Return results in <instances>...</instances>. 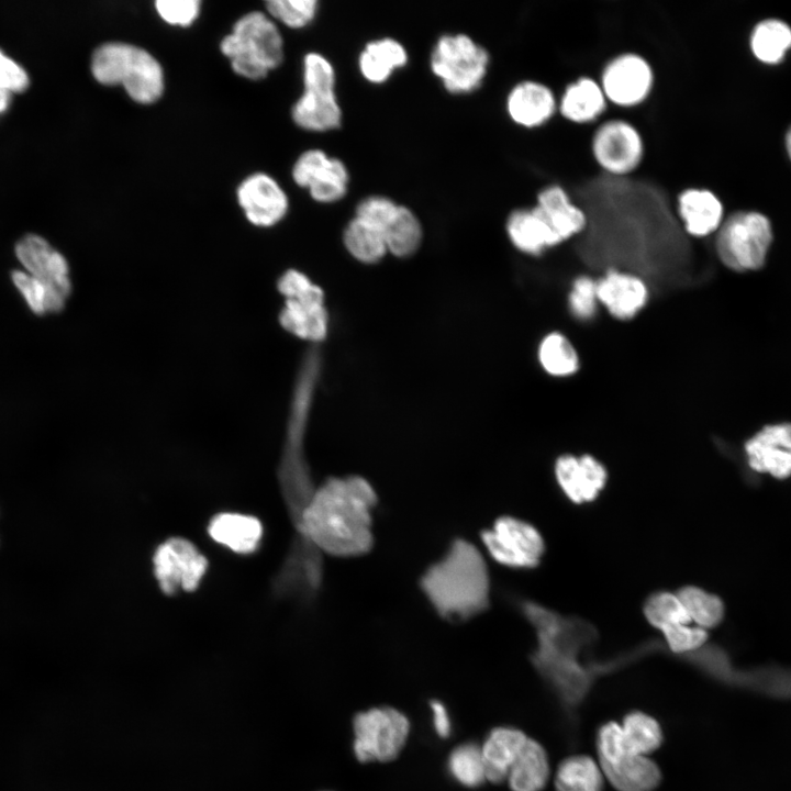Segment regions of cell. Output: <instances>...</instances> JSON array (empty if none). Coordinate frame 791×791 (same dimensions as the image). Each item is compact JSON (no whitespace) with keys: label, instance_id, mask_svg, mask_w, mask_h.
<instances>
[{"label":"cell","instance_id":"obj_31","mask_svg":"<svg viewBox=\"0 0 791 791\" xmlns=\"http://www.w3.org/2000/svg\"><path fill=\"white\" fill-rule=\"evenodd\" d=\"M343 242L348 253L365 264L376 263L388 253L383 232L356 216L345 226Z\"/></svg>","mask_w":791,"mask_h":791},{"label":"cell","instance_id":"obj_28","mask_svg":"<svg viewBox=\"0 0 791 791\" xmlns=\"http://www.w3.org/2000/svg\"><path fill=\"white\" fill-rule=\"evenodd\" d=\"M505 231L512 245L526 255L539 256L558 245L534 207L512 210L505 222Z\"/></svg>","mask_w":791,"mask_h":791},{"label":"cell","instance_id":"obj_7","mask_svg":"<svg viewBox=\"0 0 791 791\" xmlns=\"http://www.w3.org/2000/svg\"><path fill=\"white\" fill-rule=\"evenodd\" d=\"M411 731L404 713L392 706L360 711L353 718V753L359 762H389L403 750Z\"/></svg>","mask_w":791,"mask_h":791},{"label":"cell","instance_id":"obj_10","mask_svg":"<svg viewBox=\"0 0 791 791\" xmlns=\"http://www.w3.org/2000/svg\"><path fill=\"white\" fill-rule=\"evenodd\" d=\"M591 154L604 175L630 177L640 166L645 143L632 122L614 118L601 122L591 137Z\"/></svg>","mask_w":791,"mask_h":791},{"label":"cell","instance_id":"obj_11","mask_svg":"<svg viewBox=\"0 0 791 791\" xmlns=\"http://www.w3.org/2000/svg\"><path fill=\"white\" fill-rule=\"evenodd\" d=\"M480 537L489 555L510 568H534L545 550L544 539L536 527L510 515L497 519L491 528L482 531Z\"/></svg>","mask_w":791,"mask_h":791},{"label":"cell","instance_id":"obj_12","mask_svg":"<svg viewBox=\"0 0 791 791\" xmlns=\"http://www.w3.org/2000/svg\"><path fill=\"white\" fill-rule=\"evenodd\" d=\"M599 82L609 103L620 108H635L651 94L655 73L642 54L622 52L606 60Z\"/></svg>","mask_w":791,"mask_h":791},{"label":"cell","instance_id":"obj_18","mask_svg":"<svg viewBox=\"0 0 791 791\" xmlns=\"http://www.w3.org/2000/svg\"><path fill=\"white\" fill-rule=\"evenodd\" d=\"M553 233L557 244L586 232L588 216L583 208L572 201L568 191L559 183L544 186L536 193L533 205Z\"/></svg>","mask_w":791,"mask_h":791},{"label":"cell","instance_id":"obj_22","mask_svg":"<svg viewBox=\"0 0 791 791\" xmlns=\"http://www.w3.org/2000/svg\"><path fill=\"white\" fill-rule=\"evenodd\" d=\"M598 300L619 320L633 319L648 300L645 281L631 272L610 269L597 280Z\"/></svg>","mask_w":791,"mask_h":791},{"label":"cell","instance_id":"obj_20","mask_svg":"<svg viewBox=\"0 0 791 791\" xmlns=\"http://www.w3.org/2000/svg\"><path fill=\"white\" fill-rule=\"evenodd\" d=\"M336 86L303 82V92L291 108L292 121L308 132L323 133L341 127L343 110Z\"/></svg>","mask_w":791,"mask_h":791},{"label":"cell","instance_id":"obj_27","mask_svg":"<svg viewBox=\"0 0 791 791\" xmlns=\"http://www.w3.org/2000/svg\"><path fill=\"white\" fill-rule=\"evenodd\" d=\"M528 737L520 729L509 726L493 728L481 745L487 781L500 783L508 775Z\"/></svg>","mask_w":791,"mask_h":791},{"label":"cell","instance_id":"obj_42","mask_svg":"<svg viewBox=\"0 0 791 791\" xmlns=\"http://www.w3.org/2000/svg\"><path fill=\"white\" fill-rule=\"evenodd\" d=\"M668 649L675 654L694 651L703 646L708 639V632L697 625L676 624L661 631Z\"/></svg>","mask_w":791,"mask_h":791},{"label":"cell","instance_id":"obj_48","mask_svg":"<svg viewBox=\"0 0 791 791\" xmlns=\"http://www.w3.org/2000/svg\"><path fill=\"white\" fill-rule=\"evenodd\" d=\"M786 144H787V151H788L789 156H790V158H791V129H790V130L788 131V133H787Z\"/></svg>","mask_w":791,"mask_h":791},{"label":"cell","instance_id":"obj_2","mask_svg":"<svg viewBox=\"0 0 791 791\" xmlns=\"http://www.w3.org/2000/svg\"><path fill=\"white\" fill-rule=\"evenodd\" d=\"M420 587L434 611L453 623L466 622L489 608L487 564L481 552L461 537L423 572Z\"/></svg>","mask_w":791,"mask_h":791},{"label":"cell","instance_id":"obj_40","mask_svg":"<svg viewBox=\"0 0 791 791\" xmlns=\"http://www.w3.org/2000/svg\"><path fill=\"white\" fill-rule=\"evenodd\" d=\"M12 281L34 313L45 314L62 310L49 291L24 270H14Z\"/></svg>","mask_w":791,"mask_h":791},{"label":"cell","instance_id":"obj_26","mask_svg":"<svg viewBox=\"0 0 791 791\" xmlns=\"http://www.w3.org/2000/svg\"><path fill=\"white\" fill-rule=\"evenodd\" d=\"M408 62L405 46L389 36L367 42L357 58L361 77L372 85L387 82L394 71L405 67Z\"/></svg>","mask_w":791,"mask_h":791},{"label":"cell","instance_id":"obj_21","mask_svg":"<svg viewBox=\"0 0 791 791\" xmlns=\"http://www.w3.org/2000/svg\"><path fill=\"white\" fill-rule=\"evenodd\" d=\"M555 477L565 495L575 503L597 499L608 479L605 467L591 455H561L555 461Z\"/></svg>","mask_w":791,"mask_h":791},{"label":"cell","instance_id":"obj_43","mask_svg":"<svg viewBox=\"0 0 791 791\" xmlns=\"http://www.w3.org/2000/svg\"><path fill=\"white\" fill-rule=\"evenodd\" d=\"M398 205L399 203L387 196H368L357 203L355 216L377 226L383 232V229L397 211Z\"/></svg>","mask_w":791,"mask_h":791},{"label":"cell","instance_id":"obj_17","mask_svg":"<svg viewBox=\"0 0 791 791\" xmlns=\"http://www.w3.org/2000/svg\"><path fill=\"white\" fill-rule=\"evenodd\" d=\"M749 467L784 479L791 476V423L762 427L745 444Z\"/></svg>","mask_w":791,"mask_h":791},{"label":"cell","instance_id":"obj_24","mask_svg":"<svg viewBox=\"0 0 791 791\" xmlns=\"http://www.w3.org/2000/svg\"><path fill=\"white\" fill-rule=\"evenodd\" d=\"M608 104L599 80L582 75L566 85L558 100V112L571 123L589 124L606 111Z\"/></svg>","mask_w":791,"mask_h":791},{"label":"cell","instance_id":"obj_1","mask_svg":"<svg viewBox=\"0 0 791 791\" xmlns=\"http://www.w3.org/2000/svg\"><path fill=\"white\" fill-rule=\"evenodd\" d=\"M378 497L364 477H330L315 487L296 526L291 552L363 556L374 547L372 511Z\"/></svg>","mask_w":791,"mask_h":791},{"label":"cell","instance_id":"obj_45","mask_svg":"<svg viewBox=\"0 0 791 791\" xmlns=\"http://www.w3.org/2000/svg\"><path fill=\"white\" fill-rule=\"evenodd\" d=\"M29 81L25 69L0 49V89L21 92L29 87Z\"/></svg>","mask_w":791,"mask_h":791},{"label":"cell","instance_id":"obj_38","mask_svg":"<svg viewBox=\"0 0 791 791\" xmlns=\"http://www.w3.org/2000/svg\"><path fill=\"white\" fill-rule=\"evenodd\" d=\"M644 615L655 628L676 624H691V620L677 593L658 591L650 594L644 603Z\"/></svg>","mask_w":791,"mask_h":791},{"label":"cell","instance_id":"obj_41","mask_svg":"<svg viewBox=\"0 0 791 791\" xmlns=\"http://www.w3.org/2000/svg\"><path fill=\"white\" fill-rule=\"evenodd\" d=\"M597 280L589 276H579L571 285L568 305L571 314L581 321L592 319L598 311Z\"/></svg>","mask_w":791,"mask_h":791},{"label":"cell","instance_id":"obj_5","mask_svg":"<svg viewBox=\"0 0 791 791\" xmlns=\"http://www.w3.org/2000/svg\"><path fill=\"white\" fill-rule=\"evenodd\" d=\"M489 51L465 33H447L434 43L430 55L432 74L450 94H469L487 78Z\"/></svg>","mask_w":791,"mask_h":791},{"label":"cell","instance_id":"obj_15","mask_svg":"<svg viewBox=\"0 0 791 791\" xmlns=\"http://www.w3.org/2000/svg\"><path fill=\"white\" fill-rule=\"evenodd\" d=\"M15 255L24 271L41 282L63 309L71 289L65 257L35 234H27L18 242Z\"/></svg>","mask_w":791,"mask_h":791},{"label":"cell","instance_id":"obj_4","mask_svg":"<svg viewBox=\"0 0 791 791\" xmlns=\"http://www.w3.org/2000/svg\"><path fill=\"white\" fill-rule=\"evenodd\" d=\"M220 48L233 70L252 80L265 78L283 59L282 35L272 19L260 11L239 18Z\"/></svg>","mask_w":791,"mask_h":791},{"label":"cell","instance_id":"obj_34","mask_svg":"<svg viewBox=\"0 0 791 791\" xmlns=\"http://www.w3.org/2000/svg\"><path fill=\"white\" fill-rule=\"evenodd\" d=\"M791 47V29L779 20L759 23L751 35V48L761 62L779 63Z\"/></svg>","mask_w":791,"mask_h":791},{"label":"cell","instance_id":"obj_25","mask_svg":"<svg viewBox=\"0 0 791 791\" xmlns=\"http://www.w3.org/2000/svg\"><path fill=\"white\" fill-rule=\"evenodd\" d=\"M208 533L215 543L233 553L246 555L258 548L264 527L253 515L221 512L210 520Z\"/></svg>","mask_w":791,"mask_h":791},{"label":"cell","instance_id":"obj_29","mask_svg":"<svg viewBox=\"0 0 791 791\" xmlns=\"http://www.w3.org/2000/svg\"><path fill=\"white\" fill-rule=\"evenodd\" d=\"M549 777V764L544 748L528 738L506 781L512 791H542Z\"/></svg>","mask_w":791,"mask_h":791},{"label":"cell","instance_id":"obj_9","mask_svg":"<svg viewBox=\"0 0 791 791\" xmlns=\"http://www.w3.org/2000/svg\"><path fill=\"white\" fill-rule=\"evenodd\" d=\"M285 297L280 323L290 334L309 342H320L327 333L324 293L303 272L290 269L278 281Z\"/></svg>","mask_w":791,"mask_h":791},{"label":"cell","instance_id":"obj_36","mask_svg":"<svg viewBox=\"0 0 791 791\" xmlns=\"http://www.w3.org/2000/svg\"><path fill=\"white\" fill-rule=\"evenodd\" d=\"M676 593L697 626L708 630L721 623L724 604L718 597L694 586L683 587Z\"/></svg>","mask_w":791,"mask_h":791},{"label":"cell","instance_id":"obj_44","mask_svg":"<svg viewBox=\"0 0 791 791\" xmlns=\"http://www.w3.org/2000/svg\"><path fill=\"white\" fill-rule=\"evenodd\" d=\"M199 0H157L155 9L168 24L188 26L193 23L200 12Z\"/></svg>","mask_w":791,"mask_h":791},{"label":"cell","instance_id":"obj_30","mask_svg":"<svg viewBox=\"0 0 791 791\" xmlns=\"http://www.w3.org/2000/svg\"><path fill=\"white\" fill-rule=\"evenodd\" d=\"M383 235L389 253L397 257H408L420 247L423 229L417 215L406 205L399 204L383 229Z\"/></svg>","mask_w":791,"mask_h":791},{"label":"cell","instance_id":"obj_16","mask_svg":"<svg viewBox=\"0 0 791 791\" xmlns=\"http://www.w3.org/2000/svg\"><path fill=\"white\" fill-rule=\"evenodd\" d=\"M237 201L246 219L259 227L279 223L289 210V199L281 186L269 175L255 172L237 188Z\"/></svg>","mask_w":791,"mask_h":791},{"label":"cell","instance_id":"obj_47","mask_svg":"<svg viewBox=\"0 0 791 791\" xmlns=\"http://www.w3.org/2000/svg\"><path fill=\"white\" fill-rule=\"evenodd\" d=\"M11 93L0 89V114L7 111L10 105Z\"/></svg>","mask_w":791,"mask_h":791},{"label":"cell","instance_id":"obj_32","mask_svg":"<svg viewBox=\"0 0 791 791\" xmlns=\"http://www.w3.org/2000/svg\"><path fill=\"white\" fill-rule=\"evenodd\" d=\"M603 773L589 756H572L558 767L555 778L557 791H602Z\"/></svg>","mask_w":791,"mask_h":791},{"label":"cell","instance_id":"obj_46","mask_svg":"<svg viewBox=\"0 0 791 791\" xmlns=\"http://www.w3.org/2000/svg\"><path fill=\"white\" fill-rule=\"evenodd\" d=\"M430 708L435 733L441 738L449 737L452 734V720L446 706L439 700H432Z\"/></svg>","mask_w":791,"mask_h":791},{"label":"cell","instance_id":"obj_37","mask_svg":"<svg viewBox=\"0 0 791 791\" xmlns=\"http://www.w3.org/2000/svg\"><path fill=\"white\" fill-rule=\"evenodd\" d=\"M621 728L628 747L637 754L648 756L661 743L659 724L643 712H633L625 716Z\"/></svg>","mask_w":791,"mask_h":791},{"label":"cell","instance_id":"obj_8","mask_svg":"<svg viewBox=\"0 0 791 791\" xmlns=\"http://www.w3.org/2000/svg\"><path fill=\"white\" fill-rule=\"evenodd\" d=\"M598 754L603 776L619 791H651L659 783V768L628 747L621 724L610 722L600 728Z\"/></svg>","mask_w":791,"mask_h":791},{"label":"cell","instance_id":"obj_14","mask_svg":"<svg viewBox=\"0 0 791 791\" xmlns=\"http://www.w3.org/2000/svg\"><path fill=\"white\" fill-rule=\"evenodd\" d=\"M291 175L296 185L307 189L319 203L338 202L348 191L347 166L321 148L304 151L294 161Z\"/></svg>","mask_w":791,"mask_h":791},{"label":"cell","instance_id":"obj_13","mask_svg":"<svg viewBox=\"0 0 791 791\" xmlns=\"http://www.w3.org/2000/svg\"><path fill=\"white\" fill-rule=\"evenodd\" d=\"M207 557L189 539L172 536L160 543L153 555L154 576L165 594L179 589L197 590L208 570Z\"/></svg>","mask_w":791,"mask_h":791},{"label":"cell","instance_id":"obj_3","mask_svg":"<svg viewBox=\"0 0 791 791\" xmlns=\"http://www.w3.org/2000/svg\"><path fill=\"white\" fill-rule=\"evenodd\" d=\"M90 67L98 82L122 85L137 103H153L163 94V67L142 47L123 42L104 43L93 52Z\"/></svg>","mask_w":791,"mask_h":791},{"label":"cell","instance_id":"obj_23","mask_svg":"<svg viewBox=\"0 0 791 791\" xmlns=\"http://www.w3.org/2000/svg\"><path fill=\"white\" fill-rule=\"evenodd\" d=\"M676 202L677 215L691 236H708L723 222L722 202L708 189L686 188L678 193Z\"/></svg>","mask_w":791,"mask_h":791},{"label":"cell","instance_id":"obj_33","mask_svg":"<svg viewBox=\"0 0 791 791\" xmlns=\"http://www.w3.org/2000/svg\"><path fill=\"white\" fill-rule=\"evenodd\" d=\"M538 360L543 369L554 377H568L579 369V356L566 335L552 332L538 346Z\"/></svg>","mask_w":791,"mask_h":791},{"label":"cell","instance_id":"obj_35","mask_svg":"<svg viewBox=\"0 0 791 791\" xmlns=\"http://www.w3.org/2000/svg\"><path fill=\"white\" fill-rule=\"evenodd\" d=\"M447 770L450 777L467 788H477L487 781L481 746L463 743L448 755Z\"/></svg>","mask_w":791,"mask_h":791},{"label":"cell","instance_id":"obj_39","mask_svg":"<svg viewBox=\"0 0 791 791\" xmlns=\"http://www.w3.org/2000/svg\"><path fill=\"white\" fill-rule=\"evenodd\" d=\"M265 5L270 16L290 29L309 25L319 12L317 0H269Z\"/></svg>","mask_w":791,"mask_h":791},{"label":"cell","instance_id":"obj_19","mask_svg":"<svg viewBox=\"0 0 791 791\" xmlns=\"http://www.w3.org/2000/svg\"><path fill=\"white\" fill-rule=\"evenodd\" d=\"M505 111L514 124L524 129H537L548 123L558 112V100L548 85L524 79L509 90Z\"/></svg>","mask_w":791,"mask_h":791},{"label":"cell","instance_id":"obj_6","mask_svg":"<svg viewBox=\"0 0 791 791\" xmlns=\"http://www.w3.org/2000/svg\"><path fill=\"white\" fill-rule=\"evenodd\" d=\"M716 232L715 249L727 268L744 272L764 266L772 241L771 225L765 215L736 212Z\"/></svg>","mask_w":791,"mask_h":791}]
</instances>
